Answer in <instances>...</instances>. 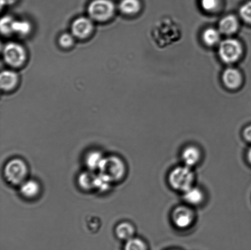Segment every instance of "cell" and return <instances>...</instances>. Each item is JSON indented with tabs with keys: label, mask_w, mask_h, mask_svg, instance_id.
<instances>
[{
	"label": "cell",
	"mask_w": 251,
	"mask_h": 250,
	"mask_svg": "<svg viewBox=\"0 0 251 250\" xmlns=\"http://www.w3.org/2000/svg\"><path fill=\"white\" fill-rule=\"evenodd\" d=\"M98 171L110 183L119 182L125 178L126 166L119 157L109 156L104 158Z\"/></svg>",
	"instance_id": "1"
},
{
	"label": "cell",
	"mask_w": 251,
	"mask_h": 250,
	"mask_svg": "<svg viewBox=\"0 0 251 250\" xmlns=\"http://www.w3.org/2000/svg\"><path fill=\"white\" fill-rule=\"evenodd\" d=\"M191 168L183 165L177 166L171 171L168 180L173 189L183 193L193 187L195 175Z\"/></svg>",
	"instance_id": "2"
},
{
	"label": "cell",
	"mask_w": 251,
	"mask_h": 250,
	"mask_svg": "<svg viewBox=\"0 0 251 250\" xmlns=\"http://www.w3.org/2000/svg\"><path fill=\"white\" fill-rule=\"evenodd\" d=\"M4 175L6 180L11 184L21 186L27 180L28 166L21 159H11L5 165Z\"/></svg>",
	"instance_id": "3"
},
{
	"label": "cell",
	"mask_w": 251,
	"mask_h": 250,
	"mask_svg": "<svg viewBox=\"0 0 251 250\" xmlns=\"http://www.w3.org/2000/svg\"><path fill=\"white\" fill-rule=\"evenodd\" d=\"M243 52L242 44L235 39H226L219 45V56L221 60L226 64L237 62L242 57Z\"/></svg>",
	"instance_id": "4"
},
{
	"label": "cell",
	"mask_w": 251,
	"mask_h": 250,
	"mask_svg": "<svg viewBox=\"0 0 251 250\" xmlns=\"http://www.w3.org/2000/svg\"><path fill=\"white\" fill-rule=\"evenodd\" d=\"M115 11V4L110 0H94L88 8L91 18L97 21H105L111 18Z\"/></svg>",
	"instance_id": "5"
},
{
	"label": "cell",
	"mask_w": 251,
	"mask_h": 250,
	"mask_svg": "<svg viewBox=\"0 0 251 250\" xmlns=\"http://www.w3.org/2000/svg\"><path fill=\"white\" fill-rule=\"evenodd\" d=\"M195 219L193 209L187 205H179L172 212V222L179 229H188L193 225Z\"/></svg>",
	"instance_id": "6"
},
{
	"label": "cell",
	"mask_w": 251,
	"mask_h": 250,
	"mask_svg": "<svg viewBox=\"0 0 251 250\" xmlns=\"http://www.w3.org/2000/svg\"><path fill=\"white\" fill-rule=\"evenodd\" d=\"M4 61L12 67H19L25 61L26 53L23 46L15 43H9L3 50Z\"/></svg>",
	"instance_id": "7"
},
{
	"label": "cell",
	"mask_w": 251,
	"mask_h": 250,
	"mask_svg": "<svg viewBox=\"0 0 251 250\" xmlns=\"http://www.w3.org/2000/svg\"><path fill=\"white\" fill-rule=\"evenodd\" d=\"M93 29L92 20L83 17L75 20L71 26L73 35L78 38H86L92 33Z\"/></svg>",
	"instance_id": "8"
},
{
	"label": "cell",
	"mask_w": 251,
	"mask_h": 250,
	"mask_svg": "<svg viewBox=\"0 0 251 250\" xmlns=\"http://www.w3.org/2000/svg\"><path fill=\"white\" fill-rule=\"evenodd\" d=\"M224 84L228 89L236 90L242 84L243 77L240 71L235 68H227L222 75Z\"/></svg>",
	"instance_id": "9"
},
{
	"label": "cell",
	"mask_w": 251,
	"mask_h": 250,
	"mask_svg": "<svg viewBox=\"0 0 251 250\" xmlns=\"http://www.w3.org/2000/svg\"><path fill=\"white\" fill-rule=\"evenodd\" d=\"M201 153L200 149L194 145H189L181 153V160L184 165L193 168L200 162Z\"/></svg>",
	"instance_id": "10"
},
{
	"label": "cell",
	"mask_w": 251,
	"mask_h": 250,
	"mask_svg": "<svg viewBox=\"0 0 251 250\" xmlns=\"http://www.w3.org/2000/svg\"><path fill=\"white\" fill-rule=\"evenodd\" d=\"M239 27L238 20L233 15H228L221 20L219 23V31L225 35H232L237 32Z\"/></svg>",
	"instance_id": "11"
},
{
	"label": "cell",
	"mask_w": 251,
	"mask_h": 250,
	"mask_svg": "<svg viewBox=\"0 0 251 250\" xmlns=\"http://www.w3.org/2000/svg\"><path fill=\"white\" fill-rule=\"evenodd\" d=\"M204 198L205 196L203 191L200 188L194 187V185L183 192V199L192 206L201 205L203 202Z\"/></svg>",
	"instance_id": "12"
},
{
	"label": "cell",
	"mask_w": 251,
	"mask_h": 250,
	"mask_svg": "<svg viewBox=\"0 0 251 250\" xmlns=\"http://www.w3.org/2000/svg\"><path fill=\"white\" fill-rule=\"evenodd\" d=\"M21 195L26 199H34L39 195L41 187L34 180H26L20 187Z\"/></svg>",
	"instance_id": "13"
},
{
	"label": "cell",
	"mask_w": 251,
	"mask_h": 250,
	"mask_svg": "<svg viewBox=\"0 0 251 250\" xmlns=\"http://www.w3.org/2000/svg\"><path fill=\"white\" fill-rule=\"evenodd\" d=\"M97 175L93 173L92 171L83 173L78 178V185L84 191L95 190L97 187Z\"/></svg>",
	"instance_id": "14"
},
{
	"label": "cell",
	"mask_w": 251,
	"mask_h": 250,
	"mask_svg": "<svg viewBox=\"0 0 251 250\" xmlns=\"http://www.w3.org/2000/svg\"><path fill=\"white\" fill-rule=\"evenodd\" d=\"M135 233V227L130 223L124 222L120 223L115 228V234L117 238L126 242L133 238Z\"/></svg>",
	"instance_id": "15"
},
{
	"label": "cell",
	"mask_w": 251,
	"mask_h": 250,
	"mask_svg": "<svg viewBox=\"0 0 251 250\" xmlns=\"http://www.w3.org/2000/svg\"><path fill=\"white\" fill-rule=\"evenodd\" d=\"M18 82V75L14 71L4 70L1 73L0 84L2 90H9L13 88Z\"/></svg>",
	"instance_id": "16"
},
{
	"label": "cell",
	"mask_w": 251,
	"mask_h": 250,
	"mask_svg": "<svg viewBox=\"0 0 251 250\" xmlns=\"http://www.w3.org/2000/svg\"><path fill=\"white\" fill-rule=\"evenodd\" d=\"M104 157L99 151L90 152L85 158V163L90 171L99 170Z\"/></svg>",
	"instance_id": "17"
},
{
	"label": "cell",
	"mask_w": 251,
	"mask_h": 250,
	"mask_svg": "<svg viewBox=\"0 0 251 250\" xmlns=\"http://www.w3.org/2000/svg\"><path fill=\"white\" fill-rule=\"evenodd\" d=\"M120 11L127 15L137 14L141 8L139 0H122L119 5Z\"/></svg>",
	"instance_id": "18"
},
{
	"label": "cell",
	"mask_w": 251,
	"mask_h": 250,
	"mask_svg": "<svg viewBox=\"0 0 251 250\" xmlns=\"http://www.w3.org/2000/svg\"><path fill=\"white\" fill-rule=\"evenodd\" d=\"M221 33L219 29L208 28L203 32L202 39L204 43L208 46H214L220 41Z\"/></svg>",
	"instance_id": "19"
},
{
	"label": "cell",
	"mask_w": 251,
	"mask_h": 250,
	"mask_svg": "<svg viewBox=\"0 0 251 250\" xmlns=\"http://www.w3.org/2000/svg\"><path fill=\"white\" fill-rule=\"evenodd\" d=\"M124 250H149L146 242L139 237H134L126 242Z\"/></svg>",
	"instance_id": "20"
},
{
	"label": "cell",
	"mask_w": 251,
	"mask_h": 250,
	"mask_svg": "<svg viewBox=\"0 0 251 250\" xmlns=\"http://www.w3.org/2000/svg\"><path fill=\"white\" fill-rule=\"evenodd\" d=\"M31 29L30 24L26 21H14L13 24V33L20 34V35H26L29 33Z\"/></svg>",
	"instance_id": "21"
},
{
	"label": "cell",
	"mask_w": 251,
	"mask_h": 250,
	"mask_svg": "<svg viewBox=\"0 0 251 250\" xmlns=\"http://www.w3.org/2000/svg\"><path fill=\"white\" fill-rule=\"evenodd\" d=\"M14 20L9 16H5L1 20V30L5 35L13 33V24Z\"/></svg>",
	"instance_id": "22"
},
{
	"label": "cell",
	"mask_w": 251,
	"mask_h": 250,
	"mask_svg": "<svg viewBox=\"0 0 251 250\" xmlns=\"http://www.w3.org/2000/svg\"><path fill=\"white\" fill-rule=\"evenodd\" d=\"M240 15L246 23L251 24V0L245 2L240 7Z\"/></svg>",
	"instance_id": "23"
},
{
	"label": "cell",
	"mask_w": 251,
	"mask_h": 250,
	"mask_svg": "<svg viewBox=\"0 0 251 250\" xmlns=\"http://www.w3.org/2000/svg\"><path fill=\"white\" fill-rule=\"evenodd\" d=\"M201 4L204 11L214 12L220 6V0H201Z\"/></svg>",
	"instance_id": "24"
},
{
	"label": "cell",
	"mask_w": 251,
	"mask_h": 250,
	"mask_svg": "<svg viewBox=\"0 0 251 250\" xmlns=\"http://www.w3.org/2000/svg\"><path fill=\"white\" fill-rule=\"evenodd\" d=\"M60 45L63 47H69L73 45L74 43L73 35L69 33L63 34L59 39Z\"/></svg>",
	"instance_id": "25"
},
{
	"label": "cell",
	"mask_w": 251,
	"mask_h": 250,
	"mask_svg": "<svg viewBox=\"0 0 251 250\" xmlns=\"http://www.w3.org/2000/svg\"><path fill=\"white\" fill-rule=\"evenodd\" d=\"M243 135L245 140L251 143V125L246 127Z\"/></svg>",
	"instance_id": "26"
},
{
	"label": "cell",
	"mask_w": 251,
	"mask_h": 250,
	"mask_svg": "<svg viewBox=\"0 0 251 250\" xmlns=\"http://www.w3.org/2000/svg\"><path fill=\"white\" fill-rule=\"evenodd\" d=\"M247 159H248V161H249V163L251 165V147L249 149H248V151Z\"/></svg>",
	"instance_id": "27"
},
{
	"label": "cell",
	"mask_w": 251,
	"mask_h": 250,
	"mask_svg": "<svg viewBox=\"0 0 251 250\" xmlns=\"http://www.w3.org/2000/svg\"><path fill=\"white\" fill-rule=\"evenodd\" d=\"M14 0H1V4H3V2L4 4L11 3Z\"/></svg>",
	"instance_id": "28"
},
{
	"label": "cell",
	"mask_w": 251,
	"mask_h": 250,
	"mask_svg": "<svg viewBox=\"0 0 251 250\" xmlns=\"http://www.w3.org/2000/svg\"><path fill=\"white\" fill-rule=\"evenodd\" d=\"M176 250V249H172V250Z\"/></svg>",
	"instance_id": "29"
}]
</instances>
